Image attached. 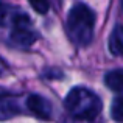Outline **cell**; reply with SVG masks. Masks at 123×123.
Here are the masks:
<instances>
[{
	"mask_svg": "<svg viewBox=\"0 0 123 123\" xmlns=\"http://www.w3.org/2000/svg\"><path fill=\"white\" fill-rule=\"evenodd\" d=\"M93 28H95V14L87 5L78 3L70 9L67 17V33L76 45L84 47L90 44L93 37Z\"/></svg>",
	"mask_w": 123,
	"mask_h": 123,
	"instance_id": "cell-1",
	"label": "cell"
},
{
	"mask_svg": "<svg viewBox=\"0 0 123 123\" xmlns=\"http://www.w3.org/2000/svg\"><path fill=\"white\" fill-rule=\"evenodd\" d=\"M66 109L76 120H93L101 111V100L86 87H75L66 97Z\"/></svg>",
	"mask_w": 123,
	"mask_h": 123,
	"instance_id": "cell-2",
	"label": "cell"
},
{
	"mask_svg": "<svg viewBox=\"0 0 123 123\" xmlns=\"http://www.w3.org/2000/svg\"><path fill=\"white\" fill-rule=\"evenodd\" d=\"M36 31L31 27V20L25 14H16L12 17V31L11 39L19 45L28 47L36 41Z\"/></svg>",
	"mask_w": 123,
	"mask_h": 123,
	"instance_id": "cell-3",
	"label": "cell"
},
{
	"mask_svg": "<svg viewBox=\"0 0 123 123\" xmlns=\"http://www.w3.org/2000/svg\"><path fill=\"white\" fill-rule=\"evenodd\" d=\"M27 108L41 120H48L51 117V105L42 95H30L27 98Z\"/></svg>",
	"mask_w": 123,
	"mask_h": 123,
	"instance_id": "cell-4",
	"label": "cell"
},
{
	"mask_svg": "<svg viewBox=\"0 0 123 123\" xmlns=\"http://www.w3.org/2000/svg\"><path fill=\"white\" fill-rule=\"evenodd\" d=\"M109 50L115 56H123V27L117 25L109 37Z\"/></svg>",
	"mask_w": 123,
	"mask_h": 123,
	"instance_id": "cell-5",
	"label": "cell"
},
{
	"mask_svg": "<svg viewBox=\"0 0 123 123\" xmlns=\"http://www.w3.org/2000/svg\"><path fill=\"white\" fill-rule=\"evenodd\" d=\"M105 84L114 92H123V70H112L105 75Z\"/></svg>",
	"mask_w": 123,
	"mask_h": 123,
	"instance_id": "cell-6",
	"label": "cell"
},
{
	"mask_svg": "<svg viewBox=\"0 0 123 123\" xmlns=\"http://www.w3.org/2000/svg\"><path fill=\"white\" fill-rule=\"evenodd\" d=\"M16 111H17V108L9 97H0V118L11 117L16 114Z\"/></svg>",
	"mask_w": 123,
	"mask_h": 123,
	"instance_id": "cell-7",
	"label": "cell"
},
{
	"mask_svg": "<svg viewBox=\"0 0 123 123\" xmlns=\"http://www.w3.org/2000/svg\"><path fill=\"white\" fill-rule=\"evenodd\" d=\"M111 115L115 122H123V97L114 98L111 106Z\"/></svg>",
	"mask_w": 123,
	"mask_h": 123,
	"instance_id": "cell-8",
	"label": "cell"
},
{
	"mask_svg": "<svg viewBox=\"0 0 123 123\" xmlns=\"http://www.w3.org/2000/svg\"><path fill=\"white\" fill-rule=\"evenodd\" d=\"M28 2H30V5L33 6L39 14H45V12L48 11V8H50L48 0H28Z\"/></svg>",
	"mask_w": 123,
	"mask_h": 123,
	"instance_id": "cell-9",
	"label": "cell"
},
{
	"mask_svg": "<svg viewBox=\"0 0 123 123\" xmlns=\"http://www.w3.org/2000/svg\"><path fill=\"white\" fill-rule=\"evenodd\" d=\"M0 75H2V66H0Z\"/></svg>",
	"mask_w": 123,
	"mask_h": 123,
	"instance_id": "cell-10",
	"label": "cell"
}]
</instances>
